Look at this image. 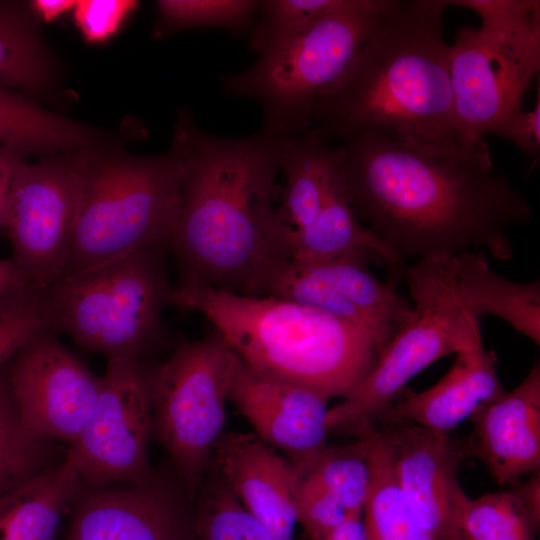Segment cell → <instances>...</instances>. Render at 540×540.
Listing matches in <instances>:
<instances>
[{
    "instance_id": "obj_1",
    "label": "cell",
    "mask_w": 540,
    "mask_h": 540,
    "mask_svg": "<svg viewBox=\"0 0 540 540\" xmlns=\"http://www.w3.org/2000/svg\"><path fill=\"white\" fill-rule=\"evenodd\" d=\"M349 203L402 261L482 250L506 261V230L528 223L529 201L494 171L488 144L397 142L373 136L341 145Z\"/></svg>"
},
{
    "instance_id": "obj_2",
    "label": "cell",
    "mask_w": 540,
    "mask_h": 540,
    "mask_svg": "<svg viewBox=\"0 0 540 540\" xmlns=\"http://www.w3.org/2000/svg\"><path fill=\"white\" fill-rule=\"evenodd\" d=\"M179 119L186 154L169 238L177 286L259 296L267 276L286 260L274 205L281 137L263 130L221 137L200 129L189 112Z\"/></svg>"
},
{
    "instance_id": "obj_3",
    "label": "cell",
    "mask_w": 540,
    "mask_h": 540,
    "mask_svg": "<svg viewBox=\"0 0 540 540\" xmlns=\"http://www.w3.org/2000/svg\"><path fill=\"white\" fill-rule=\"evenodd\" d=\"M447 0H390L342 78L315 106L310 128L328 140H460L443 34ZM461 141V140H460Z\"/></svg>"
},
{
    "instance_id": "obj_4",
    "label": "cell",
    "mask_w": 540,
    "mask_h": 540,
    "mask_svg": "<svg viewBox=\"0 0 540 540\" xmlns=\"http://www.w3.org/2000/svg\"><path fill=\"white\" fill-rule=\"evenodd\" d=\"M170 305L201 313L251 370L326 400L350 396L381 353L366 329L274 296L175 286Z\"/></svg>"
},
{
    "instance_id": "obj_5",
    "label": "cell",
    "mask_w": 540,
    "mask_h": 540,
    "mask_svg": "<svg viewBox=\"0 0 540 540\" xmlns=\"http://www.w3.org/2000/svg\"><path fill=\"white\" fill-rule=\"evenodd\" d=\"M185 154L186 134L180 119L171 147L162 155L105 153L99 148L83 151L81 194L58 279L169 240L179 214Z\"/></svg>"
},
{
    "instance_id": "obj_6",
    "label": "cell",
    "mask_w": 540,
    "mask_h": 540,
    "mask_svg": "<svg viewBox=\"0 0 540 540\" xmlns=\"http://www.w3.org/2000/svg\"><path fill=\"white\" fill-rule=\"evenodd\" d=\"M390 0H350L279 41L246 70L221 77L223 91L255 100L261 130L294 136L310 128L319 100L342 78Z\"/></svg>"
},
{
    "instance_id": "obj_7",
    "label": "cell",
    "mask_w": 540,
    "mask_h": 540,
    "mask_svg": "<svg viewBox=\"0 0 540 540\" xmlns=\"http://www.w3.org/2000/svg\"><path fill=\"white\" fill-rule=\"evenodd\" d=\"M477 13L449 45L455 125L462 142L493 133L523 100L540 68V1L447 0Z\"/></svg>"
},
{
    "instance_id": "obj_8",
    "label": "cell",
    "mask_w": 540,
    "mask_h": 540,
    "mask_svg": "<svg viewBox=\"0 0 540 540\" xmlns=\"http://www.w3.org/2000/svg\"><path fill=\"white\" fill-rule=\"evenodd\" d=\"M163 240L44 290L59 331L109 359L144 361L164 334L162 311L173 286Z\"/></svg>"
},
{
    "instance_id": "obj_9",
    "label": "cell",
    "mask_w": 540,
    "mask_h": 540,
    "mask_svg": "<svg viewBox=\"0 0 540 540\" xmlns=\"http://www.w3.org/2000/svg\"><path fill=\"white\" fill-rule=\"evenodd\" d=\"M457 255L432 254L406 267L411 318L379 355L371 372L344 401L329 408V431L356 434L401 396L408 382L442 357L482 340L480 320L464 308L457 289Z\"/></svg>"
},
{
    "instance_id": "obj_10",
    "label": "cell",
    "mask_w": 540,
    "mask_h": 540,
    "mask_svg": "<svg viewBox=\"0 0 540 540\" xmlns=\"http://www.w3.org/2000/svg\"><path fill=\"white\" fill-rule=\"evenodd\" d=\"M235 354L214 331L182 340L152 376L151 435L195 502L226 424L227 388Z\"/></svg>"
},
{
    "instance_id": "obj_11",
    "label": "cell",
    "mask_w": 540,
    "mask_h": 540,
    "mask_svg": "<svg viewBox=\"0 0 540 540\" xmlns=\"http://www.w3.org/2000/svg\"><path fill=\"white\" fill-rule=\"evenodd\" d=\"M145 361L109 359L93 413L67 457L90 485H129L150 480L152 376Z\"/></svg>"
},
{
    "instance_id": "obj_12",
    "label": "cell",
    "mask_w": 540,
    "mask_h": 540,
    "mask_svg": "<svg viewBox=\"0 0 540 540\" xmlns=\"http://www.w3.org/2000/svg\"><path fill=\"white\" fill-rule=\"evenodd\" d=\"M82 152L24 160L14 175L3 228L12 261L38 290L52 285L65 263L81 194Z\"/></svg>"
},
{
    "instance_id": "obj_13",
    "label": "cell",
    "mask_w": 540,
    "mask_h": 540,
    "mask_svg": "<svg viewBox=\"0 0 540 540\" xmlns=\"http://www.w3.org/2000/svg\"><path fill=\"white\" fill-rule=\"evenodd\" d=\"M371 261L382 265L366 250L317 264L285 260L268 275L260 296L294 301L360 326L374 337L382 353L411 318L413 308L396 290L400 277L392 275L381 282L368 268Z\"/></svg>"
},
{
    "instance_id": "obj_14",
    "label": "cell",
    "mask_w": 540,
    "mask_h": 540,
    "mask_svg": "<svg viewBox=\"0 0 540 540\" xmlns=\"http://www.w3.org/2000/svg\"><path fill=\"white\" fill-rule=\"evenodd\" d=\"M57 332L37 334L10 359L9 381L24 428L68 446L93 413L101 377L59 341Z\"/></svg>"
},
{
    "instance_id": "obj_15",
    "label": "cell",
    "mask_w": 540,
    "mask_h": 540,
    "mask_svg": "<svg viewBox=\"0 0 540 540\" xmlns=\"http://www.w3.org/2000/svg\"><path fill=\"white\" fill-rule=\"evenodd\" d=\"M68 514L63 540H195V502L173 471L140 484L80 480Z\"/></svg>"
},
{
    "instance_id": "obj_16",
    "label": "cell",
    "mask_w": 540,
    "mask_h": 540,
    "mask_svg": "<svg viewBox=\"0 0 540 540\" xmlns=\"http://www.w3.org/2000/svg\"><path fill=\"white\" fill-rule=\"evenodd\" d=\"M227 401L247 419L260 441L283 452L302 475L328 446V400L307 388L258 374L236 355Z\"/></svg>"
},
{
    "instance_id": "obj_17",
    "label": "cell",
    "mask_w": 540,
    "mask_h": 540,
    "mask_svg": "<svg viewBox=\"0 0 540 540\" xmlns=\"http://www.w3.org/2000/svg\"><path fill=\"white\" fill-rule=\"evenodd\" d=\"M380 430L408 505L435 540H449L456 533L458 509L467 495L458 480L467 445L410 422H383Z\"/></svg>"
},
{
    "instance_id": "obj_18",
    "label": "cell",
    "mask_w": 540,
    "mask_h": 540,
    "mask_svg": "<svg viewBox=\"0 0 540 540\" xmlns=\"http://www.w3.org/2000/svg\"><path fill=\"white\" fill-rule=\"evenodd\" d=\"M211 463L242 505L277 540H296L295 497L301 472L253 434L228 432Z\"/></svg>"
},
{
    "instance_id": "obj_19",
    "label": "cell",
    "mask_w": 540,
    "mask_h": 540,
    "mask_svg": "<svg viewBox=\"0 0 540 540\" xmlns=\"http://www.w3.org/2000/svg\"><path fill=\"white\" fill-rule=\"evenodd\" d=\"M467 450L499 485H513L540 470V364L510 392L483 407ZM467 451V452H468Z\"/></svg>"
},
{
    "instance_id": "obj_20",
    "label": "cell",
    "mask_w": 540,
    "mask_h": 540,
    "mask_svg": "<svg viewBox=\"0 0 540 540\" xmlns=\"http://www.w3.org/2000/svg\"><path fill=\"white\" fill-rule=\"evenodd\" d=\"M450 370L432 387L398 399L379 416L382 422L403 421L448 434L506 391L497 358L482 340L456 354Z\"/></svg>"
},
{
    "instance_id": "obj_21",
    "label": "cell",
    "mask_w": 540,
    "mask_h": 540,
    "mask_svg": "<svg viewBox=\"0 0 540 540\" xmlns=\"http://www.w3.org/2000/svg\"><path fill=\"white\" fill-rule=\"evenodd\" d=\"M341 161V146H333L315 128L281 137L280 172L285 184L276 218L284 254L287 242L317 216Z\"/></svg>"
},
{
    "instance_id": "obj_22",
    "label": "cell",
    "mask_w": 540,
    "mask_h": 540,
    "mask_svg": "<svg viewBox=\"0 0 540 540\" xmlns=\"http://www.w3.org/2000/svg\"><path fill=\"white\" fill-rule=\"evenodd\" d=\"M355 250L372 252L382 265L390 268L392 275L403 277L404 261L355 215L343 186L340 167L317 216L287 242L285 255L286 260L317 264Z\"/></svg>"
},
{
    "instance_id": "obj_23",
    "label": "cell",
    "mask_w": 540,
    "mask_h": 540,
    "mask_svg": "<svg viewBox=\"0 0 540 540\" xmlns=\"http://www.w3.org/2000/svg\"><path fill=\"white\" fill-rule=\"evenodd\" d=\"M457 289L474 318L494 315L540 344V282L518 283L497 274L482 250L457 255Z\"/></svg>"
},
{
    "instance_id": "obj_24",
    "label": "cell",
    "mask_w": 540,
    "mask_h": 540,
    "mask_svg": "<svg viewBox=\"0 0 540 540\" xmlns=\"http://www.w3.org/2000/svg\"><path fill=\"white\" fill-rule=\"evenodd\" d=\"M79 484L67 455L24 484L0 503V540H55Z\"/></svg>"
},
{
    "instance_id": "obj_25",
    "label": "cell",
    "mask_w": 540,
    "mask_h": 540,
    "mask_svg": "<svg viewBox=\"0 0 540 540\" xmlns=\"http://www.w3.org/2000/svg\"><path fill=\"white\" fill-rule=\"evenodd\" d=\"M103 134L47 111L34 102L0 88V146L22 155H55L100 148Z\"/></svg>"
},
{
    "instance_id": "obj_26",
    "label": "cell",
    "mask_w": 540,
    "mask_h": 540,
    "mask_svg": "<svg viewBox=\"0 0 540 540\" xmlns=\"http://www.w3.org/2000/svg\"><path fill=\"white\" fill-rule=\"evenodd\" d=\"M358 433L367 438L372 470L371 488L363 508L366 539L435 540L399 488L391 449L381 430L371 425Z\"/></svg>"
},
{
    "instance_id": "obj_27",
    "label": "cell",
    "mask_w": 540,
    "mask_h": 540,
    "mask_svg": "<svg viewBox=\"0 0 540 540\" xmlns=\"http://www.w3.org/2000/svg\"><path fill=\"white\" fill-rule=\"evenodd\" d=\"M9 361L0 368V503L67 455V447L38 437L21 424L11 392Z\"/></svg>"
},
{
    "instance_id": "obj_28",
    "label": "cell",
    "mask_w": 540,
    "mask_h": 540,
    "mask_svg": "<svg viewBox=\"0 0 540 540\" xmlns=\"http://www.w3.org/2000/svg\"><path fill=\"white\" fill-rule=\"evenodd\" d=\"M52 61L29 22L0 7V88L44 93L52 85Z\"/></svg>"
},
{
    "instance_id": "obj_29",
    "label": "cell",
    "mask_w": 540,
    "mask_h": 540,
    "mask_svg": "<svg viewBox=\"0 0 540 540\" xmlns=\"http://www.w3.org/2000/svg\"><path fill=\"white\" fill-rule=\"evenodd\" d=\"M539 524L513 489L466 495L458 509L456 532L462 540H536Z\"/></svg>"
},
{
    "instance_id": "obj_30",
    "label": "cell",
    "mask_w": 540,
    "mask_h": 540,
    "mask_svg": "<svg viewBox=\"0 0 540 540\" xmlns=\"http://www.w3.org/2000/svg\"><path fill=\"white\" fill-rule=\"evenodd\" d=\"M195 540H277L211 463L195 500Z\"/></svg>"
},
{
    "instance_id": "obj_31",
    "label": "cell",
    "mask_w": 540,
    "mask_h": 540,
    "mask_svg": "<svg viewBox=\"0 0 540 540\" xmlns=\"http://www.w3.org/2000/svg\"><path fill=\"white\" fill-rule=\"evenodd\" d=\"M342 446H327L303 474L336 498L349 514L363 512L368 498L372 470L369 446L364 434Z\"/></svg>"
},
{
    "instance_id": "obj_32",
    "label": "cell",
    "mask_w": 540,
    "mask_h": 540,
    "mask_svg": "<svg viewBox=\"0 0 540 540\" xmlns=\"http://www.w3.org/2000/svg\"><path fill=\"white\" fill-rule=\"evenodd\" d=\"M45 330L59 331L44 290L25 285L0 295V368Z\"/></svg>"
},
{
    "instance_id": "obj_33",
    "label": "cell",
    "mask_w": 540,
    "mask_h": 540,
    "mask_svg": "<svg viewBox=\"0 0 540 540\" xmlns=\"http://www.w3.org/2000/svg\"><path fill=\"white\" fill-rule=\"evenodd\" d=\"M256 0H159L158 32L187 28H223L240 33L250 30L257 16Z\"/></svg>"
},
{
    "instance_id": "obj_34",
    "label": "cell",
    "mask_w": 540,
    "mask_h": 540,
    "mask_svg": "<svg viewBox=\"0 0 540 540\" xmlns=\"http://www.w3.org/2000/svg\"><path fill=\"white\" fill-rule=\"evenodd\" d=\"M350 0H265L250 29V45L261 53L302 31L320 18L345 7Z\"/></svg>"
},
{
    "instance_id": "obj_35",
    "label": "cell",
    "mask_w": 540,
    "mask_h": 540,
    "mask_svg": "<svg viewBox=\"0 0 540 540\" xmlns=\"http://www.w3.org/2000/svg\"><path fill=\"white\" fill-rule=\"evenodd\" d=\"M295 509L297 523L309 540H323L350 515L336 498L303 475L295 497Z\"/></svg>"
},
{
    "instance_id": "obj_36",
    "label": "cell",
    "mask_w": 540,
    "mask_h": 540,
    "mask_svg": "<svg viewBox=\"0 0 540 540\" xmlns=\"http://www.w3.org/2000/svg\"><path fill=\"white\" fill-rule=\"evenodd\" d=\"M134 0H80L74 6V20L90 43L106 41L115 34L124 20L134 12Z\"/></svg>"
},
{
    "instance_id": "obj_37",
    "label": "cell",
    "mask_w": 540,
    "mask_h": 540,
    "mask_svg": "<svg viewBox=\"0 0 540 540\" xmlns=\"http://www.w3.org/2000/svg\"><path fill=\"white\" fill-rule=\"evenodd\" d=\"M492 134L510 140L524 153L534 156L540 150V81H537V99L531 111L517 110L508 115Z\"/></svg>"
},
{
    "instance_id": "obj_38",
    "label": "cell",
    "mask_w": 540,
    "mask_h": 540,
    "mask_svg": "<svg viewBox=\"0 0 540 540\" xmlns=\"http://www.w3.org/2000/svg\"><path fill=\"white\" fill-rule=\"evenodd\" d=\"M22 161H24V155L10 148L0 146V229L3 228L14 175Z\"/></svg>"
},
{
    "instance_id": "obj_39",
    "label": "cell",
    "mask_w": 540,
    "mask_h": 540,
    "mask_svg": "<svg viewBox=\"0 0 540 540\" xmlns=\"http://www.w3.org/2000/svg\"><path fill=\"white\" fill-rule=\"evenodd\" d=\"M540 472L530 475L526 481L513 484V490L522 500L531 516L540 525Z\"/></svg>"
},
{
    "instance_id": "obj_40",
    "label": "cell",
    "mask_w": 540,
    "mask_h": 540,
    "mask_svg": "<svg viewBox=\"0 0 540 540\" xmlns=\"http://www.w3.org/2000/svg\"><path fill=\"white\" fill-rule=\"evenodd\" d=\"M323 540H367L363 512L352 513Z\"/></svg>"
},
{
    "instance_id": "obj_41",
    "label": "cell",
    "mask_w": 540,
    "mask_h": 540,
    "mask_svg": "<svg viewBox=\"0 0 540 540\" xmlns=\"http://www.w3.org/2000/svg\"><path fill=\"white\" fill-rule=\"evenodd\" d=\"M76 2L75 0H34L30 5L42 20L50 22L73 9Z\"/></svg>"
},
{
    "instance_id": "obj_42",
    "label": "cell",
    "mask_w": 540,
    "mask_h": 540,
    "mask_svg": "<svg viewBox=\"0 0 540 540\" xmlns=\"http://www.w3.org/2000/svg\"><path fill=\"white\" fill-rule=\"evenodd\" d=\"M28 285L12 259H0V295Z\"/></svg>"
},
{
    "instance_id": "obj_43",
    "label": "cell",
    "mask_w": 540,
    "mask_h": 540,
    "mask_svg": "<svg viewBox=\"0 0 540 540\" xmlns=\"http://www.w3.org/2000/svg\"><path fill=\"white\" fill-rule=\"evenodd\" d=\"M449 540H462V539L459 537V535L456 532Z\"/></svg>"
}]
</instances>
